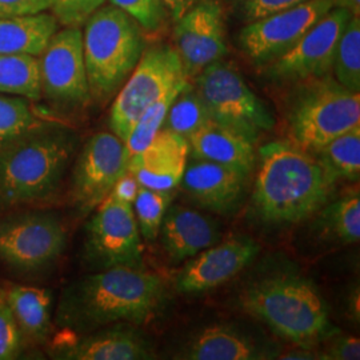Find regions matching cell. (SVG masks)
Instances as JSON below:
<instances>
[{
  "label": "cell",
  "instance_id": "9",
  "mask_svg": "<svg viewBox=\"0 0 360 360\" xmlns=\"http://www.w3.org/2000/svg\"><path fill=\"white\" fill-rule=\"evenodd\" d=\"M67 232L51 211H18L0 217V263L22 274L49 269L65 251Z\"/></svg>",
  "mask_w": 360,
  "mask_h": 360
},
{
  "label": "cell",
  "instance_id": "20",
  "mask_svg": "<svg viewBox=\"0 0 360 360\" xmlns=\"http://www.w3.org/2000/svg\"><path fill=\"white\" fill-rule=\"evenodd\" d=\"M179 355L190 360H262L276 358L279 351L236 327L217 324L193 335Z\"/></svg>",
  "mask_w": 360,
  "mask_h": 360
},
{
  "label": "cell",
  "instance_id": "33",
  "mask_svg": "<svg viewBox=\"0 0 360 360\" xmlns=\"http://www.w3.org/2000/svg\"><path fill=\"white\" fill-rule=\"evenodd\" d=\"M110 3L150 32L159 31L169 16L163 0H110Z\"/></svg>",
  "mask_w": 360,
  "mask_h": 360
},
{
  "label": "cell",
  "instance_id": "1",
  "mask_svg": "<svg viewBox=\"0 0 360 360\" xmlns=\"http://www.w3.org/2000/svg\"><path fill=\"white\" fill-rule=\"evenodd\" d=\"M165 284L144 269L112 267L65 287L55 322L72 334H87L116 323L148 321L160 307Z\"/></svg>",
  "mask_w": 360,
  "mask_h": 360
},
{
  "label": "cell",
  "instance_id": "35",
  "mask_svg": "<svg viewBox=\"0 0 360 360\" xmlns=\"http://www.w3.org/2000/svg\"><path fill=\"white\" fill-rule=\"evenodd\" d=\"M22 338L4 294L0 292V360L15 359L20 354Z\"/></svg>",
  "mask_w": 360,
  "mask_h": 360
},
{
  "label": "cell",
  "instance_id": "23",
  "mask_svg": "<svg viewBox=\"0 0 360 360\" xmlns=\"http://www.w3.org/2000/svg\"><path fill=\"white\" fill-rule=\"evenodd\" d=\"M58 23L49 13L0 18V53L38 58L58 31Z\"/></svg>",
  "mask_w": 360,
  "mask_h": 360
},
{
  "label": "cell",
  "instance_id": "27",
  "mask_svg": "<svg viewBox=\"0 0 360 360\" xmlns=\"http://www.w3.org/2000/svg\"><path fill=\"white\" fill-rule=\"evenodd\" d=\"M334 79L352 92H360V18L352 15L335 49Z\"/></svg>",
  "mask_w": 360,
  "mask_h": 360
},
{
  "label": "cell",
  "instance_id": "17",
  "mask_svg": "<svg viewBox=\"0 0 360 360\" xmlns=\"http://www.w3.org/2000/svg\"><path fill=\"white\" fill-rule=\"evenodd\" d=\"M251 174L214 162L193 159L181 184L193 200L208 211L230 215L245 202Z\"/></svg>",
  "mask_w": 360,
  "mask_h": 360
},
{
  "label": "cell",
  "instance_id": "13",
  "mask_svg": "<svg viewBox=\"0 0 360 360\" xmlns=\"http://www.w3.org/2000/svg\"><path fill=\"white\" fill-rule=\"evenodd\" d=\"M334 7L333 0H307L250 22L240 31L239 44L254 63L269 65L290 51Z\"/></svg>",
  "mask_w": 360,
  "mask_h": 360
},
{
  "label": "cell",
  "instance_id": "6",
  "mask_svg": "<svg viewBox=\"0 0 360 360\" xmlns=\"http://www.w3.org/2000/svg\"><path fill=\"white\" fill-rule=\"evenodd\" d=\"M296 91L288 110L292 143L316 154L326 144L360 126V95L334 77L309 79Z\"/></svg>",
  "mask_w": 360,
  "mask_h": 360
},
{
  "label": "cell",
  "instance_id": "8",
  "mask_svg": "<svg viewBox=\"0 0 360 360\" xmlns=\"http://www.w3.org/2000/svg\"><path fill=\"white\" fill-rule=\"evenodd\" d=\"M186 79L188 77L174 47L159 44L144 50L111 105L112 134L126 142L143 112Z\"/></svg>",
  "mask_w": 360,
  "mask_h": 360
},
{
  "label": "cell",
  "instance_id": "39",
  "mask_svg": "<svg viewBox=\"0 0 360 360\" xmlns=\"http://www.w3.org/2000/svg\"><path fill=\"white\" fill-rule=\"evenodd\" d=\"M139 183L134 178V175H131L129 171L117 180L115 187L112 188L111 195H114L117 199L132 205L135 200V196L139 190Z\"/></svg>",
  "mask_w": 360,
  "mask_h": 360
},
{
  "label": "cell",
  "instance_id": "10",
  "mask_svg": "<svg viewBox=\"0 0 360 360\" xmlns=\"http://www.w3.org/2000/svg\"><path fill=\"white\" fill-rule=\"evenodd\" d=\"M86 263L95 270L143 267L141 232L132 205L108 195L86 226Z\"/></svg>",
  "mask_w": 360,
  "mask_h": 360
},
{
  "label": "cell",
  "instance_id": "11",
  "mask_svg": "<svg viewBox=\"0 0 360 360\" xmlns=\"http://www.w3.org/2000/svg\"><path fill=\"white\" fill-rule=\"evenodd\" d=\"M40 90L50 102L65 108L90 102L87 71L80 27L56 31L39 59Z\"/></svg>",
  "mask_w": 360,
  "mask_h": 360
},
{
  "label": "cell",
  "instance_id": "25",
  "mask_svg": "<svg viewBox=\"0 0 360 360\" xmlns=\"http://www.w3.org/2000/svg\"><path fill=\"white\" fill-rule=\"evenodd\" d=\"M316 214V227L324 239L339 245H354L360 239L359 190L330 200Z\"/></svg>",
  "mask_w": 360,
  "mask_h": 360
},
{
  "label": "cell",
  "instance_id": "5",
  "mask_svg": "<svg viewBox=\"0 0 360 360\" xmlns=\"http://www.w3.org/2000/svg\"><path fill=\"white\" fill-rule=\"evenodd\" d=\"M82 34L91 99L105 103L142 58L146 50L142 27L111 4L91 13Z\"/></svg>",
  "mask_w": 360,
  "mask_h": 360
},
{
  "label": "cell",
  "instance_id": "3",
  "mask_svg": "<svg viewBox=\"0 0 360 360\" xmlns=\"http://www.w3.org/2000/svg\"><path fill=\"white\" fill-rule=\"evenodd\" d=\"M75 134L43 122L0 150V214L50 199L77 151Z\"/></svg>",
  "mask_w": 360,
  "mask_h": 360
},
{
  "label": "cell",
  "instance_id": "21",
  "mask_svg": "<svg viewBox=\"0 0 360 360\" xmlns=\"http://www.w3.org/2000/svg\"><path fill=\"white\" fill-rule=\"evenodd\" d=\"M159 235H162V245L168 259L175 264L217 245L221 238L218 224L212 219L179 205L168 207Z\"/></svg>",
  "mask_w": 360,
  "mask_h": 360
},
{
  "label": "cell",
  "instance_id": "26",
  "mask_svg": "<svg viewBox=\"0 0 360 360\" xmlns=\"http://www.w3.org/2000/svg\"><path fill=\"white\" fill-rule=\"evenodd\" d=\"M0 94L39 101L41 90L38 58L0 53Z\"/></svg>",
  "mask_w": 360,
  "mask_h": 360
},
{
  "label": "cell",
  "instance_id": "32",
  "mask_svg": "<svg viewBox=\"0 0 360 360\" xmlns=\"http://www.w3.org/2000/svg\"><path fill=\"white\" fill-rule=\"evenodd\" d=\"M132 205L141 235L147 242H155L171 205V195L168 191H158L141 186Z\"/></svg>",
  "mask_w": 360,
  "mask_h": 360
},
{
  "label": "cell",
  "instance_id": "12",
  "mask_svg": "<svg viewBox=\"0 0 360 360\" xmlns=\"http://www.w3.org/2000/svg\"><path fill=\"white\" fill-rule=\"evenodd\" d=\"M126 144L111 132L92 135L77 155L71 179V199L82 214H89L111 193L129 171Z\"/></svg>",
  "mask_w": 360,
  "mask_h": 360
},
{
  "label": "cell",
  "instance_id": "7",
  "mask_svg": "<svg viewBox=\"0 0 360 360\" xmlns=\"http://www.w3.org/2000/svg\"><path fill=\"white\" fill-rule=\"evenodd\" d=\"M195 90L214 122L235 129L257 144L262 132L275 127V117L243 77L230 65L215 62L195 77Z\"/></svg>",
  "mask_w": 360,
  "mask_h": 360
},
{
  "label": "cell",
  "instance_id": "24",
  "mask_svg": "<svg viewBox=\"0 0 360 360\" xmlns=\"http://www.w3.org/2000/svg\"><path fill=\"white\" fill-rule=\"evenodd\" d=\"M22 336L44 342L51 334L52 295L46 288L13 285L3 292Z\"/></svg>",
  "mask_w": 360,
  "mask_h": 360
},
{
  "label": "cell",
  "instance_id": "22",
  "mask_svg": "<svg viewBox=\"0 0 360 360\" xmlns=\"http://www.w3.org/2000/svg\"><path fill=\"white\" fill-rule=\"evenodd\" d=\"M193 159H202L252 174L257 165L255 143L243 134L214 120L195 131L188 138Z\"/></svg>",
  "mask_w": 360,
  "mask_h": 360
},
{
  "label": "cell",
  "instance_id": "30",
  "mask_svg": "<svg viewBox=\"0 0 360 360\" xmlns=\"http://www.w3.org/2000/svg\"><path fill=\"white\" fill-rule=\"evenodd\" d=\"M188 82H190V79L180 82L179 84L172 87L159 101L151 104L143 112L139 120L136 122V124L134 126L132 131L129 132V138L124 142L127 153H129V158L134 155L141 154L143 150L154 139L155 135L163 127L169 105L175 101V98L179 95L180 91L186 87V84Z\"/></svg>",
  "mask_w": 360,
  "mask_h": 360
},
{
  "label": "cell",
  "instance_id": "28",
  "mask_svg": "<svg viewBox=\"0 0 360 360\" xmlns=\"http://www.w3.org/2000/svg\"><path fill=\"white\" fill-rule=\"evenodd\" d=\"M338 179L358 181L360 176V126L326 144L316 154Z\"/></svg>",
  "mask_w": 360,
  "mask_h": 360
},
{
  "label": "cell",
  "instance_id": "34",
  "mask_svg": "<svg viewBox=\"0 0 360 360\" xmlns=\"http://www.w3.org/2000/svg\"><path fill=\"white\" fill-rule=\"evenodd\" d=\"M105 0H51L52 15L65 27L84 25Z\"/></svg>",
  "mask_w": 360,
  "mask_h": 360
},
{
  "label": "cell",
  "instance_id": "18",
  "mask_svg": "<svg viewBox=\"0 0 360 360\" xmlns=\"http://www.w3.org/2000/svg\"><path fill=\"white\" fill-rule=\"evenodd\" d=\"M188 154L187 138L162 129L141 154L129 158V172L139 186L169 193L183 179Z\"/></svg>",
  "mask_w": 360,
  "mask_h": 360
},
{
  "label": "cell",
  "instance_id": "40",
  "mask_svg": "<svg viewBox=\"0 0 360 360\" xmlns=\"http://www.w3.org/2000/svg\"><path fill=\"white\" fill-rule=\"evenodd\" d=\"M169 16L176 22L198 0H163Z\"/></svg>",
  "mask_w": 360,
  "mask_h": 360
},
{
  "label": "cell",
  "instance_id": "31",
  "mask_svg": "<svg viewBox=\"0 0 360 360\" xmlns=\"http://www.w3.org/2000/svg\"><path fill=\"white\" fill-rule=\"evenodd\" d=\"M43 122L26 98L0 94V150Z\"/></svg>",
  "mask_w": 360,
  "mask_h": 360
},
{
  "label": "cell",
  "instance_id": "41",
  "mask_svg": "<svg viewBox=\"0 0 360 360\" xmlns=\"http://www.w3.org/2000/svg\"><path fill=\"white\" fill-rule=\"evenodd\" d=\"M335 7H340L347 10L352 15L360 16V0H333Z\"/></svg>",
  "mask_w": 360,
  "mask_h": 360
},
{
  "label": "cell",
  "instance_id": "16",
  "mask_svg": "<svg viewBox=\"0 0 360 360\" xmlns=\"http://www.w3.org/2000/svg\"><path fill=\"white\" fill-rule=\"evenodd\" d=\"M260 252V245L247 235L219 240L188 259L175 278L180 294L195 295L215 290L227 283L250 266Z\"/></svg>",
  "mask_w": 360,
  "mask_h": 360
},
{
  "label": "cell",
  "instance_id": "2",
  "mask_svg": "<svg viewBox=\"0 0 360 360\" xmlns=\"http://www.w3.org/2000/svg\"><path fill=\"white\" fill-rule=\"evenodd\" d=\"M336 181L316 155L295 143H269L259 150L252 205L269 224H295L333 199Z\"/></svg>",
  "mask_w": 360,
  "mask_h": 360
},
{
  "label": "cell",
  "instance_id": "36",
  "mask_svg": "<svg viewBox=\"0 0 360 360\" xmlns=\"http://www.w3.org/2000/svg\"><path fill=\"white\" fill-rule=\"evenodd\" d=\"M304 1L307 0H235L239 13L247 23L292 8Z\"/></svg>",
  "mask_w": 360,
  "mask_h": 360
},
{
  "label": "cell",
  "instance_id": "38",
  "mask_svg": "<svg viewBox=\"0 0 360 360\" xmlns=\"http://www.w3.org/2000/svg\"><path fill=\"white\" fill-rule=\"evenodd\" d=\"M323 359L358 360L360 358V342L354 336H336L326 351L322 352Z\"/></svg>",
  "mask_w": 360,
  "mask_h": 360
},
{
  "label": "cell",
  "instance_id": "19",
  "mask_svg": "<svg viewBox=\"0 0 360 360\" xmlns=\"http://www.w3.org/2000/svg\"><path fill=\"white\" fill-rule=\"evenodd\" d=\"M98 331V330H96ZM52 356L68 360H144L154 358L151 343L124 326L101 328L80 339L62 336Z\"/></svg>",
  "mask_w": 360,
  "mask_h": 360
},
{
  "label": "cell",
  "instance_id": "29",
  "mask_svg": "<svg viewBox=\"0 0 360 360\" xmlns=\"http://www.w3.org/2000/svg\"><path fill=\"white\" fill-rule=\"evenodd\" d=\"M211 120L212 119L203 101L188 82L169 105L162 129H169L188 138Z\"/></svg>",
  "mask_w": 360,
  "mask_h": 360
},
{
  "label": "cell",
  "instance_id": "4",
  "mask_svg": "<svg viewBox=\"0 0 360 360\" xmlns=\"http://www.w3.org/2000/svg\"><path fill=\"white\" fill-rule=\"evenodd\" d=\"M239 307L284 340L309 347L335 331L318 287L295 272H275L247 284Z\"/></svg>",
  "mask_w": 360,
  "mask_h": 360
},
{
  "label": "cell",
  "instance_id": "37",
  "mask_svg": "<svg viewBox=\"0 0 360 360\" xmlns=\"http://www.w3.org/2000/svg\"><path fill=\"white\" fill-rule=\"evenodd\" d=\"M50 8L51 0H0V18L37 15Z\"/></svg>",
  "mask_w": 360,
  "mask_h": 360
},
{
  "label": "cell",
  "instance_id": "15",
  "mask_svg": "<svg viewBox=\"0 0 360 360\" xmlns=\"http://www.w3.org/2000/svg\"><path fill=\"white\" fill-rule=\"evenodd\" d=\"M175 50L184 72L195 79L227 53L223 8L218 0H198L176 20Z\"/></svg>",
  "mask_w": 360,
  "mask_h": 360
},
{
  "label": "cell",
  "instance_id": "14",
  "mask_svg": "<svg viewBox=\"0 0 360 360\" xmlns=\"http://www.w3.org/2000/svg\"><path fill=\"white\" fill-rule=\"evenodd\" d=\"M351 16L345 8H331L290 51L269 63L267 77L300 83L330 75L338 40Z\"/></svg>",
  "mask_w": 360,
  "mask_h": 360
}]
</instances>
